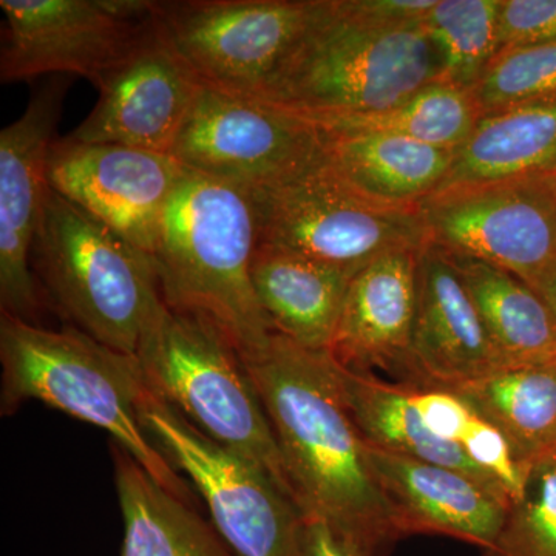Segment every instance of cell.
<instances>
[{"label":"cell","mask_w":556,"mask_h":556,"mask_svg":"<svg viewBox=\"0 0 556 556\" xmlns=\"http://www.w3.org/2000/svg\"><path fill=\"white\" fill-rule=\"evenodd\" d=\"M243 358L273 427L292 496L305 517L324 519L371 556L401 538L351 416L329 351L274 332Z\"/></svg>","instance_id":"cell-1"},{"label":"cell","mask_w":556,"mask_h":556,"mask_svg":"<svg viewBox=\"0 0 556 556\" xmlns=\"http://www.w3.org/2000/svg\"><path fill=\"white\" fill-rule=\"evenodd\" d=\"M257 244L249 190L185 169L152 255L161 298L214 321L241 357L265 348L276 332L252 285Z\"/></svg>","instance_id":"cell-2"},{"label":"cell","mask_w":556,"mask_h":556,"mask_svg":"<svg viewBox=\"0 0 556 556\" xmlns=\"http://www.w3.org/2000/svg\"><path fill=\"white\" fill-rule=\"evenodd\" d=\"M0 362L3 416L38 401L101 428L161 485L189 503V486L142 426L149 387L135 354L113 350L72 325L53 331L0 313Z\"/></svg>","instance_id":"cell-3"},{"label":"cell","mask_w":556,"mask_h":556,"mask_svg":"<svg viewBox=\"0 0 556 556\" xmlns=\"http://www.w3.org/2000/svg\"><path fill=\"white\" fill-rule=\"evenodd\" d=\"M441 78V60L424 24L369 27L340 13L334 0H321L255 100L300 116L356 115L393 108Z\"/></svg>","instance_id":"cell-4"},{"label":"cell","mask_w":556,"mask_h":556,"mask_svg":"<svg viewBox=\"0 0 556 556\" xmlns=\"http://www.w3.org/2000/svg\"><path fill=\"white\" fill-rule=\"evenodd\" d=\"M137 357L155 396L212 441L260 464L292 496L254 380L214 321L163 302L142 332Z\"/></svg>","instance_id":"cell-5"},{"label":"cell","mask_w":556,"mask_h":556,"mask_svg":"<svg viewBox=\"0 0 556 556\" xmlns=\"http://www.w3.org/2000/svg\"><path fill=\"white\" fill-rule=\"evenodd\" d=\"M31 266L72 327L137 356L142 332L163 303L146 252L50 189Z\"/></svg>","instance_id":"cell-6"},{"label":"cell","mask_w":556,"mask_h":556,"mask_svg":"<svg viewBox=\"0 0 556 556\" xmlns=\"http://www.w3.org/2000/svg\"><path fill=\"white\" fill-rule=\"evenodd\" d=\"M257 248L277 249L354 277L369 263L427 243L419 208L380 206L348 188L325 156L299 174L249 190Z\"/></svg>","instance_id":"cell-7"},{"label":"cell","mask_w":556,"mask_h":556,"mask_svg":"<svg viewBox=\"0 0 556 556\" xmlns=\"http://www.w3.org/2000/svg\"><path fill=\"white\" fill-rule=\"evenodd\" d=\"M141 419L153 444L195 485L232 556H302L305 515L269 471L201 433L150 388Z\"/></svg>","instance_id":"cell-8"},{"label":"cell","mask_w":556,"mask_h":556,"mask_svg":"<svg viewBox=\"0 0 556 556\" xmlns=\"http://www.w3.org/2000/svg\"><path fill=\"white\" fill-rule=\"evenodd\" d=\"M321 0L155 2L160 38L201 87L258 98L320 10Z\"/></svg>","instance_id":"cell-9"},{"label":"cell","mask_w":556,"mask_h":556,"mask_svg":"<svg viewBox=\"0 0 556 556\" xmlns=\"http://www.w3.org/2000/svg\"><path fill=\"white\" fill-rule=\"evenodd\" d=\"M2 83L80 76L100 86L155 31L149 0H2Z\"/></svg>","instance_id":"cell-10"},{"label":"cell","mask_w":556,"mask_h":556,"mask_svg":"<svg viewBox=\"0 0 556 556\" xmlns=\"http://www.w3.org/2000/svg\"><path fill=\"white\" fill-rule=\"evenodd\" d=\"M419 212L428 243L506 269L533 289L556 263V174L444 190Z\"/></svg>","instance_id":"cell-11"},{"label":"cell","mask_w":556,"mask_h":556,"mask_svg":"<svg viewBox=\"0 0 556 556\" xmlns=\"http://www.w3.org/2000/svg\"><path fill=\"white\" fill-rule=\"evenodd\" d=\"M170 155L185 169L254 190L306 169L324 148L298 113L201 87Z\"/></svg>","instance_id":"cell-12"},{"label":"cell","mask_w":556,"mask_h":556,"mask_svg":"<svg viewBox=\"0 0 556 556\" xmlns=\"http://www.w3.org/2000/svg\"><path fill=\"white\" fill-rule=\"evenodd\" d=\"M68 89V76H51L20 118L0 131V309L31 324L40 308L31 251L51 189L47 161Z\"/></svg>","instance_id":"cell-13"},{"label":"cell","mask_w":556,"mask_h":556,"mask_svg":"<svg viewBox=\"0 0 556 556\" xmlns=\"http://www.w3.org/2000/svg\"><path fill=\"white\" fill-rule=\"evenodd\" d=\"M50 188L152 258L185 167L170 153L68 138L51 146Z\"/></svg>","instance_id":"cell-14"},{"label":"cell","mask_w":556,"mask_h":556,"mask_svg":"<svg viewBox=\"0 0 556 556\" xmlns=\"http://www.w3.org/2000/svg\"><path fill=\"white\" fill-rule=\"evenodd\" d=\"M97 89V105L65 138L172 153L201 84L155 27Z\"/></svg>","instance_id":"cell-15"},{"label":"cell","mask_w":556,"mask_h":556,"mask_svg":"<svg viewBox=\"0 0 556 556\" xmlns=\"http://www.w3.org/2000/svg\"><path fill=\"white\" fill-rule=\"evenodd\" d=\"M501 367L452 255L427 241L417 252L409 383L455 388Z\"/></svg>","instance_id":"cell-16"},{"label":"cell","mask_w":556,"mask_h":556,"mask_svg":"<svg viewBox=\"0 0 556 556\" xmlns=\"http://www.w3.org/2000/svg\"><path fill=\"white\" fill-rule=\"evenodd\" d=\"M368 447L399 535L444 533L486 552L495 547L510 507L506 500L460 471Z\"/></svg>","instance_id":"cell-17"},{"label":"cell","mask_w":556,"mask_h":556,"mask_svg":"<svg viewBox=\"0 0 556 556\" xmlns=\"http://www.w3.org/2000/svg\"><path fill=\"white\" fill-rule=\"evenodd\" d=\"M419 249L390 252L351 278L329 354L351 371L371 368L413 379L412 336Z\"/></svg>","instance_id":"cell-18"},{"label":"cell","mask_w":556,"mask_h":556,"mask_svg":"<svg viewBox=\"0 0 556 556\" xmlns=\"http://www.w3.org/2000/svg\"><path fill=\"white\" fill-rule=\"evenodd\" d=\"M318 131L329 169L358 195L386 207L419 208L447 177L455 156V150L396 135Z\"/></svg>","instance_id":"cell-19"},{"label":"cell","mask_w":556,"mask_h":556,"mask_svg":"<svg viewBox=\"0 0 556 556\" xmlns=\"http://www.w3.org/2000/svg\"><path fill=\"white\" fill-rule=\"evenodd\" d=\"M252 285L274 331L311 351H329L351 276L277 249L257 248Z\"/></svg>","instance_id":"cell-20"},{"label":"cell","mask_w":556,"mask_h":556,"mask_svg":"<svg viewBox=\"0 0 556 556\" xmlns=\"http://www.w3.org/2000/svg\"><path fill=\"white\" fill-rule=\"evenodd\" d=\"M547 174H556V100L482 115L434 193Z\"/></svg>","instance_id":"cell-21"},{"label":"cell","mask_w":556,"mask_h":556,"mask_svg":"<svg viewBox=\"0 0 556 556\" xmlns=\"http://www.w3.org/2000/svg\"><path fill=\"white\" fill-rule=\"evenodd\" d=\"M116 490L124 521L121 556H232L217 530L160 484L118 445Z\"/></svg>","instance_id":"cell-22"},{"label":"cell","mask_w":556,"mask_h":556,"mask_svg":"<svg viewBox=\"0 0 556 556\" xmlns=\"http://www.w3.org/2000/svg\"><path fill=\"white\" fill-rule=\"evenodd\" d=\"M336 365L348 408L369 445L466 473L510 504L506 493L463 450L438 438L426 426L408 383L393 386L375 376L351 371L338 361Z\"/></svg>","instance_id":"cell-23"},{"label":"cell","mask_w":556,"mask_h":556,"mask_svg":"<svg viewBox=\"0 0 556 556\" xmlns=\"http://www.w3.org/2000/svg\"><path fill=\"white\" fill-rule=\"evenodd\" d=\"M452 258L504 365H556V324L546 300L506 269L477 258Z\"/></svg>","instance_id":"cell-24"},{"label":"cell","mask_w":556,"mask_h":556,"mask_svg":"<svg viewBox=\"0 0 556 556\" xmlns=\"http://www.w3.org/2000/svg\"><path fill=\"white\" fill-rule=\"evenodd\" d=\"M450 390L503 433L522 466L556 448V365L501 367Z\"/></svg>","instance_id":"cell-25"},{"label":"cell","mask_w":556,"mask_h":556,"mask_svg":"<svg viewBox=\"0 0 556 556\" xmlns=\"http://www.w3.org/2000/svg\"><path fill=\"white\" fill-rule=\"evenodd\" d=\"M303 118L320 130L396 135L437 148L457 150L477 127L481 113L470 90L434 83L393 108L378 112Z\"/></svg>","instance_id":"cell-26"},{"label":"cell","mask_w":556,"mask_h":556,"mask_svg":"<svg viewBox=\"0 0 556 556\" xmlns=\"http://www.w3.org/2000/svg\"><path fill=\"white\" fill-rule=\"evenodd\" d=\"M501 0H437L424 27L441 60V83L470 90L497 53Z\"/></svg>","instance_id":"cell-27"},{"label":"cell","mask_w":556,"mask_h":556,"mask_svg":"<svg viewBox=\"0 0 556 556\" xmlns=\"http://www.w3.org/2000/svg\"><path fill=\"white\" fill-rule=\"evenodd\" d=\"M490 556H556V448L526 468Z\"/></svg>","instance_id":"cell-28"},{"label":"cell","mask_w":556,"mask_h":556,"mask_svg":"<svg viewBox=\"0 0 556 556\" xmlns=\"http://www.w3.org/2000/svg\"><path fill=\"white\" fill-rule=\"evenodd\" d=\"M479 113L556 100V40L497 51L471 89Z\"/></svg>","instance_id":"cell-29"},{"label":"cell","mask_w":556,"mask_h":556,"mask_svg":"<svg viewBox=\"0 0 556 556\" xmlns=\"http://www.w3.org/2000/svg\"><path fill=\"white\" fill-rule=\"evenodd\" d=\"M556 40V0H501L497 51Z\"/></svg>","instance_id":"cell-30"},{"label":"cell","mask_w":556,"mask_h":556,"mask_svg":"<svg viewBox=\"0 0 556 556\" xmlns=\"http://www.w3.org/2000/svg\"><path fill=\"white\" fill-rule=\"evenodd\" d=\"M336 9L351 20L376 28L424 24L437 0H334Z\"/></svg>","instance_id":"cell-31"},{"label":"cell","mask_w":556,"mask_h":556,"mask_svg":"<svg viewBox=\"0 0 556 556\" xmlns=\"http://www.w3.org/2000/svg\"><path fill=\"white\" fill-rule=\"evenodd\" d=\"M302 556H371L324 519L305 517Z\"/></svg>","instance_id":"cell-32"},{"label":"cell","mask_w":556,"mask_h":556,"mask_svg":"<svg viewBox=\"0 0 556 556\" xmlns=\"http://www.w3.org/2000/svg\"><path fill=\"white\" fill-rule=\"evenodd\" d=\"M535 291L541 295L554 314L556 324V263L552 266L551 270L541 278L540 283L536 285Z\"/></svg>","instance_id":"cell-33"}]
</instances>
